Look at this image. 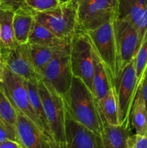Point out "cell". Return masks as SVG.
Wrapping results in <instances>:
<instances>
[{"label": "cell", "mask_w": 147, "mask_h": 148, "mask_svg": "<svg viewBox=\"0 0 147 148\" xmlns=\"http://www.w3.org/2000/svg\"><path fill=\"white\" fill-rule=\"evenodd\" d=\"M24 5V0H0V9L15 11Z\"/></svg>", "instance_id": "obj_29"}, {"label": "cell", "mask_w": 147, "mask_h": 148, "mask_svg": "<svg viewBox=\"0 0 147 148\" xmlns=\"http://www.w3.org/2000/svg\"><path fill=\"white\" fill-rule=\"evenodd\" d=\"M28 46L33 64L40 75L50 61L70 53V45L63 47H51L28 43Z\"/></svg>", "instance_id": "obj_17"}, {"label": "cell", "mask_w": 147, "mask_h": 148, "mask_svg": "<svg viewBox=\"0 0 147 148\" xmlns=\"http://www.w3.org/2000/svg\"><path fill=\"white\" fill-rule=\"evenodd\" d=\"M7 139L13 140L19 143L15 129L7 125L0 119V143Z\"/></svg>", "instance_id": "obj_27"}, {"label": "cell", "mask_w": 147, "mask_h": 148, "mask_svg": "<svg viewBox=\"0 0 147 148\" xmlns=\"http://www.w3.org/2000/svg\"><path fill=\"white\" fill-rule=\"evenodd\" d=\"M37 89L53 140L59 148H66V108L62 95L43 80L37 82Z\"/></svg>", "instance_id": "obj_3"}, {"label": "cell", "mask_w": 147, "mask_h": 148, "mask_svg": "<svg viewBox=\"0 0 147 148\" xmlns=\"http://www.w3.org/2000/svg\"><path fill=\"white\" fill-rule=\"evenodd\" d=\"M0 62L25 80L35 82L42 80L41 75L33 64L28 43L15 41L10 46L0 43Z\"/></svg>", "instance_id": "obj_8"}, {"label": "cell", "mask_w": 147, "mask_h": 148, "mask_svg": "<svg viewBox=\"0 0 147 148\" xmlns=\"http://www.w3.org/2000/svg\"><path fill=\"white\" fill-rule=\"evenodd\" d=\"M3 76V64L0 62V82L2 80Z\"/></svg>", "instance_id": "obj_32"}, {"label": "cell", "mask_w": 147, "mask_h": 148, "mask_svg": "<svg viewBox=\"0 0 147 148\" xmlns=\"http://www.w3.org/2000/svg\"><path fill=\"white\" fill-rule=\"evenodd\" d=\"M35 22L34 11L27 6H23L14 11L13 29L14 38L17 43H28Z\"/></svg>", "instance_id": "obj_16"}, {"label": "cell", "mask_w": 147, "mask_h": 148, "mask_svg": "<svg viewBox=\"0 0 147 148\" xmlns=\"http://www.w3.org/2000/svg\"><path fill=\"white\" fill-rule=\"evenodd\" d=\"M14 11L0 9V43L12 46L15 43L13 29Z\"/></svg>", "instance_id": "obj_23"}, {"label": "cell", "mask_w": 147, "mask_h": 148, "mask_svg": "<svg viewBox=\"0 0 147 148\" xmlns=\"http://www.w3.org/2000/svg\"><path fill=\"white\" fill-rule=\"evenodd\" d=\"M133 134L131 124H119L117 125L103 123L101 133L103 148H127V140Z\"/></svg>", "instance_id": "obj_15"}, {"label": "cell", "mask_w": 147, "mask_h": 148, "mask_svg": "<svg viewBox=\"0 0 147 148\" xmlns=\"http://www.w3.org/2000/svg\"><path fill=\"white\" fill-rule=\"evenodd\" d=\"M66 148H103L100 136L66 112Z\"/></svg>", "instance_id": "obj_13"}, {"label": "cell", "mask_w": 147, "mask_h": 148, "mask_svg": "<svg viewBox=\"0 0 147 148\" xmlns=\"http://www.w3.org/2000/svg\"><path fill=\"white\" fill-rule=\"evenodd\" d=\"M116 16L131 22L143 40L147 28V0H118Z\"/></svg>", "instance_id": "obj_14"}, {"label": "cell", "mask_w": 147, "mask_h": 148, "mask_svg": "<svg viewBox=\"0 0 147 148\" xmlns=\"http://www.w3.org/2000/svg\"><path fill=\"white\" fill-rule=\"evenodd\" d=\"M134 59L121 70L115 85L120 124H131V112L138 91Z\"/></svg>", "instance_id": "obj_9"}, {"label": "cell", "mask_w": 147, "mask_h": 148, "mask_svg": "<svg viewBox=\"0 0 147 148\" xmlns=\"http://www.w3.org/2000/svg\"><path fill=\"white\" fill-rule=\"evenodd\" d=\"M131 126L136 134L147 135V108L138 88L131 112Z\"/></svg>", "instance_id": "obj_20"}, {"label": "cell", "mask_w": 147, "mask_h": 148, "mask_svg": "<svg viewBox=\"0 0 147 148\" xmlns=\"http://www.w3.org/2000/svg\"><path fill=\"white\" fill-rule=\"evenodd\" d=\"M16 113V132L22 148H59L30 119L20 111Z\"/></svg>", "instance_id": "obj_12"}, {"label": "cell", "mask_w": 147, "mask_h": 148, "mask_svg": "<svg viewBox=\"0 0 147 148\" xmlns=\"http://www.w3.org/2000/svg\"><path fill=\"white\" fill-rule=\"evenodd\" d=\"M97 102L103 123L112 125L119 124L118 106L115 89L111 88L107 95Z\"/></svg>", "instance_id": "obj_21"}, {"label": "cell", "mask_w": 147, "mask_h": 148, "mask_svg": "<svg viewBox=\"0 0 147 148\" xmlns=\"http://www.w3.org/2000/svg\"><path fill=\"white\" fill-rule=\"evenodd\" d=\"M0 87L12 104L14 109L30 119L47 136L40 119L32 106L24 79L3 64V76L2 80L0 82Z\"/></svg>", "instance_id": "obj_5"}, {"label": "cell", "mask_w": 147, "mask_h": 148, "mask_svg": "<svg viewBox=\"0 0 147 148\" xmlns=\"http://www.w3.org/2000/svg\"><path fill=\"white\" fill-rule=\"evenodd\" d=\"M24 83H25V86L27 88V92H28L30 103H31V105L33 106V109H34L36 115L37 116L38 119H40L48 137L50 140H53V142H55L54 140H53V136H52V133L51 131H50V127H49L47 117H46V112H45L44 108H43L41 98H40V95H39L38 89H37V82H32V81L24 79Z\"/></svg>", "instance_id": "obj_22"}, {"label": "cell", "mask_w": 147, "mask_h": 148, "mask_svg": "<svg viewBox=\"0 0 147 148\" xmlns=\"http://www.w3.org/2000/svg\"><path fill=\"white\" fill-rule=\"evenodd\" d=\"M127 148H147V135L133 134L127 140Z\"/></svg>", "instance_id": "obj_28"}, {"label": "cell", "mask_w": 147, "mask_h": 148, "mask_svg": "<svg viewBox=\"0 0 147 148\" xmlns=\"http://www.w3.org/2000/svg\"><path fill=\"white\" fill-rule=\"evenodd\" d=\"M94 50L108 70L112 86L115 88L120 73L118 51L114 32L113 19L99 27L86 31Z\"/></svg>", "instance_id": "obj_2"}, {"label": "cell", "mask_w": 147, "mask_h": 148, "mask_svg": "<svg viewBox=\"0 0 147 148\" xmlns=\"http://www.w3.org/2000/svg\"><path fill=\"white\" fill-rule=\"evenodd\" d=\"M17 113L9 98L0 87V119L7 125L15 129Z\"/></svg>", "instance_id": "obj_24"}, {"label": "cell", "mask_w": 147, "mask_h": 148, "mask_svg": "<svg viewBox=\"0 0 147 148\" xmlns=\"http://www.w3.org/2000/svg\"><path fill=\"white\" fill-rule=\"evenodd\" d=\"M59 4L58 0H24V5L36 12L53 10Z\"/></svg>", "instance_id": "obj_26"}, {"label": "cell", "mask_w": 147, "mask_h": 148, "mask_svg": "<svg viewBox=\"0 0 147 148\" xmlns=\"http://www.w3.org/2000/svg\"><path fill=\"white\" fill-rule=\"evenodd\" d=\"M58 1H59V3H60V4H64V3L69 2V1H71V0H58Z\"/></svg>", "instance_id": "obj_33"}, {"label": "cell", "mask_w": 147, "mask_h": 148, "mask_svg": "<svg viewBox=\"0 0 147 148\" xmlns=\"http://www.w3.org/2000/svg\"><path fill=\"white\" fill-rule=\"evenodd\" d=\"M69 55L74 76L80 78L92 91V46L86 31L76 29L71 40Z\"/></svg>", "instance_id": "obj_6"}, {"label": "cell", "mask_w": 147, "mask_h": 148, "mask_svg": "<svg viewBox=\"0 0 147 148\" xmlns=\"http://www.w3.org/2000/svg\"><path fill=\"white\" fill-rule=\"evenodd\" d=\"M28 43L51 47H63L69 46L71 43L59 38L36 20L29 37Z\"/></svg>", "instance_id": "obj_19"}, {"label": "cell", "mask_w": 147, "mask_h": 148, "mask_svg": "<svg viewBox=\"0 0 147 148\" xmlns=\"http://www.w3.org/2000/svg\"><path fill=\"white\" fill-rule=\"evenodd\" d=\"M0 148H22V147L18 142L7 139L0 143Z\"/></svg>", "instance_id": "obj_31"}, {"label": "cell", "mask_w": 147, "mask_h": 148, "mask_svg": "<svg viewBox=\"0 0 147 148\" xmlns=\"http://www.w3.org/2000/svg\"><path fill=\"white\" fill-rule=\"evenodd\" d=\"M35 20L61 38L71 43L77 29V3L71 0L43 12H34Z\"/></svg>", "instance_id": "obj_4"}, {"label": "cell", "mask_w": 147, "mask_h": 148, "mask_svg": "<svg viewBox=\"0 0 147 148\" xmlns=\"http://www.w3.org/2000/svg\"><path fill=\"white\" fill-rule=\"evenodd\" d=\"M62 98L66 112L72 119L101 135L103 121L97 100L83 80L74 76L70 88Z\"/></svg>", "instance_id": "obj_1"}, {"label": "cell", "mask_w": 147, "mask_h": 148, "mask_svg": "<svg viewBox=\"0 0 147 148\" xmlns=\"http://www.w3.org/2000/svg\"><path fill=\"white\" fill-rule=\"evenodd\" d=\"M113 25L120 72L134 59L142 40L136 27L128 20L115 16Z\"/></svg>", "instance_id": "obj_10"}, {"label": "cell", "mask_w": 147, "mask_h": 148, "mask_svg": "<svg viewBox=\"0 0 147 148\" xmlns=\"http://www.w3.org/2000/svg\"><path fill=\"white\" fill-rule=\"evenodd\" d=\"M92 56H93L92 92L97 100L99 101L104 98L109 92L110 90L113 88V86L106 67L93 48H92Z\"/></svg>", "instance_id": "obj_18"}, {"label": "cell", "mask_w": 147, "mask_h": 148, "mask_svg": "<svg viewBox=\"0 0 147 148\" xmlns=\"http://www.w3.org/2000/svg\"><path fill=\"white\" fill-rule=\"evenodd\" d=\"M69 53L50 61L41 72L42 80L50 84L61 95L69 90L74 77Z\"/></svg>", "instance_id": "obj_11"}, {"label": "cell", "mask_w": 147, "mask_h": 148, "mask_svg": "<svg viewBox=\"0 0 147 148\" xmlns=\"http://www.w3.org/2000/svg\"><path fill=\"white\" fill-rule=\"evenodd\" d=\"M139 88L141 89V94H142V96L144 98L146 106L147 108V67L146 69L145 73H144V77H143L141 84L139 86Z\"/></svg>", "instance_id": "obj_30"}, {"label": "cell", "mask_w": 147, "mask_h": 148, "mask_svg": "<svg viewBox=\"0 0 147 148\" xmlns=\"http://www.w3.org/2000/svg\"><path fill=\"white\" fill-rule=\"evenodd\" d=\"M134 61H135L137 79H138V87L139 88L147 67V28L142 42L139 46V49L134 57Z\"/></svg>", "instance_id": "obj_25"}, {"label": "cell", "mask_w": 147, "mask_h": 148, "mask_svg": "<svg viewBox=\"0 0 147 148\" xmlns=\"http://www.w3.org/2000/svg\"><path fill=\"white\" fill-rule=\"evenodd\" d=\"M77 29L87 31L102 25L116 16L118 0H76Z\"/></svg>", "instance_id": "obj_7"}]
</instances>
